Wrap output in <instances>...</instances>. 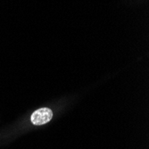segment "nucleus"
<instances>
[{
  "label": "nucleus",
  "mask_w": 149,
  "mask_h": 149,
  "mask_svg": "<svg viewBox=\"0 0 149 149\" xmlns=\"http://www.w3.org/2000/svg\"><path fill=\"white\" fill-rule=\"evenodd\" d=\"M53 112L48 108H40V109L35 111L31 115V123L34 125L39 126L44 125L52 120Z\"/></svg>",
  "instance_id": "1"
}]
</instances>
